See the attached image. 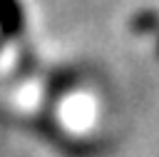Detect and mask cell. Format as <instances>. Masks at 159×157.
Masks as SVG:
<instances>
[{
	"instance_id": "2",
	"label": "cell",
	"mask_w": 159,
	"mask_h": 157,
	"mask_svg": "<svg viewBox=\"0 0 159 157\" xmlns=\"http://www.w3.org/2000/svg\"><path fill=\"white\" fill-rule=\"evenodd\" d=\"M132 30H137V32H154V30H159V12H154V10L137 12L132 17Z\"/></svg>"
},
{
	"instance_id": "3",
	"label": "cell",
	"mask_w": 159,
	"mask_h": 157,
	"mask_svg": "<svg viewBox=\"0 0 159 157\" xmlns=\"http://www.w3.org/2000/svg\"><path fill=\"white\" fill-rule=\"evenodd\" d=\"M157 50H159V40H157Z\"/></svg>"
},
{
	"instance_id": "1",
	"label": "cell",
	"mask_w": 159,
	"mask_h": 157,
	"mask_svg": "<svg viewBox=\"0 0 159 157\" xmlns=\"http://www.w3.org/2000/svg\"><path fill=\"white\" fill-rule=\"evenodd\" d=\"M22 30V7L17 0H0V32L15 37Z\"/></svg>"
}]
</instances>
